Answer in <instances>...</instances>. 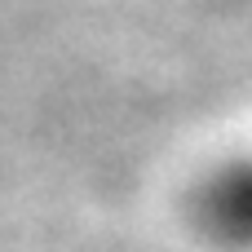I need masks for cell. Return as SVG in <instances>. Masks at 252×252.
<instances>
[{"label":"cell","mask_w":252,"mask_h":252,"mask_svg":"<svg viewBox=\"0 0 252 252\" xmlns=\"http://www.w3.org/2000/svg\"><path fill=\"white\" fill-rule=\"evenodd\" d=\"M195 217L213 244L230 252H252V155L226 159L199 186Z\"/></svg>","instance_id":"cell-1"}]
</instances>
